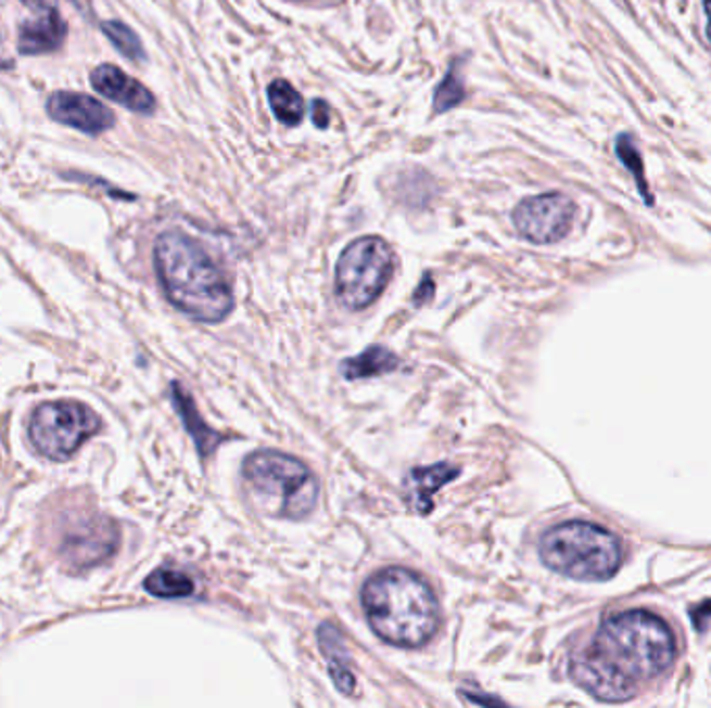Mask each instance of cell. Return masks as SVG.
Segmentation results:
<instances>
[{"label": "cell", "instance_id": "cell-1", "mask_svg": "<svg viewBox=\"0 0 711 708\" xmlns=\"http://www.w3.org/2000/svg\"><path fill=\"white\" fill-rule=\"evenodd\" d=\"M672 630L647 610L613 615L570 660L574 684L604 703L631 700L638 690L672 665Z\"/></svg>", "mask_w": 711, "mask_h": 708}, {"label": "cell", "instance_id": "cell-2", "mask_svg": "<svg viewBox=\"0 0 711 708\" xmlns=\"http://www.w3.org/2000/svg\"><path fill=\"white\" fill-rule=\"evenodd\" d=\"M154 269L163 292L186 317L217 324L231 314V287L217 262L196 240L179 231L158 235L154 244Z\"/></svg>", "mask_w": 711, "mask_h": 708}, {"label": "cell", "instance_id": "cell-3", "mask_svg": "<svg viewBox=\"0 0 711 708\" xmlns=\"http://www.w3.org/2000/svg\"><path fill=\"white\" fill-rule=\"evenodd\" d=\"M360 601L370 630L392 646L418 648L437 634V596L427 580L406 567H388L370 576Z\"/></svg>", "mask_w": 711, "mask_h": 708}, {"label": "cell", "instance_id": "cell-4", "mask_svg": "<svg viewBox=\"0 0 711 708\" xmlns=\"http://www.w3.org/2000/svg\"><path fill=\"white\" fill-rule=\"evenodd\" d=\"M242 476L254 505L272 517L297 522L319 503V478L294 455L270 449L250 453Z\"/></svg>", "mask_w": 711, "mask_h": 708}, {"label": "cell", "instance_id": "cell-5", "mask_svg": "<svg viewBox=\"0 0 711 708\" xmlns=\"http://www.w3.org/2000/svg\"><path fill=\"white\" fill-rule=\"evenodd\" d=\"M541 562L572 580H608L622 563V544L610 530L589 522H566L539 542Z\"/></svg>", "mask_w": 711, "mask_h": 708}, {"label": "cell", "instance_id": "cell-6", "mask_svg": "<svg viewBox=\"0 0 711 708\" xmlns=\"http://www.w3.org/2000/svg\"><path fill=\"white\" fill-rule=\"evenodd\" d=\"M393 252L381 237H360L345 247L335 269V294L347 310H365L385 292Z\"/></svg>", "mask_w": 711, "mask_h": 708}, {"label": "cell", "instance_id": "cell-7", "mask_svg": "<svg viewBox=\"0 0 711 708\" xmlns=\"http://www.w3.org/2000/svg\"><path fill=\"white\" fill-rule=\"evenodd\" d=\"M99 428L100 417L88 406L77 401H50L34 410L29 439L40 455L63 462L94 437Z\"/></svg>", "mask_w": 711, "mask_h": 708}, {"label": "cell", "instance_id": "cell-8", "mask_svg": "<svg viewBox=\"0 0 711 708\" xmlns=\"http://www.w3.org/2000/svg\"><path fill=\"white\" fill-rule=\"evenodd\" d=\"M117 528L100 513L74 512L65 517L59 537V555L72 569H88L109 559L117 549Z\"/></svg>", "mask_w": 711, "mask_h": 708}, {"label": "cell", "instance_id": "cell-9", "mask_svg": "<svg viewBox=\"0 0 711 708\" xmlns=\"http://www.w3.org/2000/svg\"><path fill=\"white\" fill-rule=\"evenodd\" d=\"M576 206L564 194H543L522 199L515 208L516 231L531 244H556L564 240L574 222Z\"/></svg>", "mask_w": 711, "mask_h": 708}, {"label": "cell", "instance_id": "cell-10", "mask_svg": "<svg viewBox=\"0 0 711 708\" xmlns=\"http://www.w3.org/2000/svg\"><path fill=\"white\" fill-rule=\"evenodd\" d=\"M47 111L54 121L90 136L104 133L115 125V115L109 106L79 92H54L47 102Z\"/></svg>", "mask_w": 711, "mask_h": 708}, {"label": "cell", "instance_id": "cell-11", "mask_svg": "<svg viewBox=\"0 0 711 708\" xmlns=\"http://www.w3.org/2000/svg\"><path fill=\"white\" fill-rule=\"evenodd\" d=\"M90 81L92 88L104 99L113 100L134 113L150 115L156 106V100L147 86H142L138 79L129 77L115 65H100L90 75Z\"/></svg>", "mask_w": 711, "mask_h": 708}, {"label": "cell", "instance_id": "cell-12", "mask_svg": "<svg viewBox=\"0 0 711 708\" xmlns=\"http://www.w3.org/2000/svg\"><path fill=\"white\" fill-rule=\"evenodd\" d=\"M67 36V24L61 20L59 11H49L42 13V17L34 22H25L20 27V40L17 47L20 52L29 56V54H47L52 50H59L65 42Z\"/></svg>", "mask_w": 711, "mask_h": 708}, {"label": "cell", "instance_id": "cell-13", "mask_svg": "<svg viewBox=\"0 0 711 708\" xmlns=\"http://www.w3.org/2000/svg\"><path fill=\"white\" fill-rule=\"evenodd\" d=\"M319 642L320 653L327 659L333 684L340 692L352 694L354 687H356V680H354L352 669H350V657H347L342 635L331 623H322L319 628Z\"/></svg>", "mask_w": 711, "mask_h": 708}, {"label": "cell", "instance_id": "cell-14", "mask_svg": "<svg viewBox=\"0 0 711 708\" xmlns=\"http://www.w3.org/2000/svg\"><path fill=\"white\" fill-rule=\"evenodd\" d=\"M397 366H399L397 356L390 349L377 345V347H368L360 356L347 358L342 364V374L347 381H358V378L390 374Z\"/></svg>", "mask_w": 711, "mask_h": 708}, {"label": "cell", "instance_id": "cell-15", "mask_svg": "<svg viewBox=\"0 0 711 708\" xmlns=\"http://www.w3.org/2000/svg\"><path fill=\"white\" fill-rule=\"evenodd\" d=\"M458 472H460L458 467L449 464L431 465V467L415 469L410 474V482H412L415 494H417L418 512H431V507H433L431 497L435 494V490L442 489L443 485L454 480L458 476Z\"/></svg>", "mask_w": 711, "mask_h": 708}, {"label": "cell", "instance_id": "cell-16", "mask_svg": "<svg viewBox=\"0 0 711 708\" xmlns=\"http://www.w3.org/2000/svg\"><path fill=\"white\" fill-rule=\"evenodd\" d=\"M269 102L275 117L283 125H300L306 113V102L285 79H275L269 86Z\"/></svg>", "mask_w": 711, "mask_h": 708}, {"label": "cell", "instance_id": "cell-17", "mask_svg": "<svg viewBox=\"0 0 711 708\" xmlns=\"http://www.w3.org/2000/svg\"><path fill=\"white\" fill-rule=\"evenodd\" d=\"M144 588L158 598H186L196 592L194 580L186 571L172 567H161L152 571L144 582Z\"/></svg>", "mask_w": 711, "mask_h": 708}, {"label": "cell", "instance_id": "cell-18", "mask_svg": "<svg viewBox=\"0 0 711 708\" xmlns=\"http://www.w3.org/2000/svg\"><path fill=\"white\" fill-rule=\"evenodd\" d=\"M173 399H175V406L179 408V414L183 417V422L188 424V433H190V435L194 437V440H196V445L200 447L202 455L211 453L213 447L217 445V442H215V440H217V435L211 433V430L204 426V422L198 417L196 408H194V403H192V397H188L186 391H181L179 385H173Z\"/></svg>", "mask_w": 711, "mask_h": 708}, {"label": "cell", "instance_id": "cell-19", "mask_svg": "<svg viewBox=\"0 0 711 708\" xmlns=\"http://www.w3.org/2000/svg\"><path fill=\"white\" fill-rule=\"evenodd\" d=\"M100 29L104 31L109 42L119 50L125 59H129V61H144L147 59L144 47H142L140 38L136 36V31L131 27H127L117 20H111V22H102Z\"/></svg>", "mask_w": 711, "mask_h": 708}, {"label": "cell", "instance_id": "cell-20", "mask_svg": "<svg viewBox=\"0 0 711 708\" xmlns=\"http://www.w3.org/2000/svg\"><path fill=\"white\" fill-rule=\"evenodd\" d=\"M462 99H465V81L456 72V67H452V72L443 77L442 83L435 90V99H433L435 113H447L449 108L458 106Z\"/></svg>", "mask_w": 711, "mask_h": 708}, {"label": "cell", "instance_id": "cell-21", "mask_svg": "<svg viewBox=\"0 0 711 708\" xmlns=\"http://www.w3.org/2000/svg\"><path fill=\"white\" fill-rule=\"evenodd\" d=\"M615 150H618L620 160H622L631 171L635 172L638 190H640L643 197L647 199V204L651 206V204H653V196H651V192H649V188H647V181H645V177H643V160H640V156H638L637 147L633 144V140H631L629 136H622V138L618 140V144H615Z\"/></svg>", "mask_w": 711, "mask_h": 708}, {"label": "cell", "instance_id": "cell-22", "mask_svg": "<svg viewBox=\"0 0 711 708\" xmlns=\"http://www.w3.org/2000/svg\"><path fill=\"white\" fill-rule=\"evenodd\" d=\"M310 115H313V121L320 129L329 127V106L325 100H315L313 106H310Z\"/></svg>", "mask_w": 711, "mask_h": 708}, {"label": "cell", "instance_id": "cell-23", "mask_svg": "<svg viewBox=\"0 0 711 708\" xmlns=\"http://www.w3.org/2000/svg\"><path fill=\"white\" fill-rule=\"evenodd\" d=\"M27 9L36 11V13H49L56 9V0H22Z\"/></svg>", "mask_w": 711, "mask_h": 708}, {"label": "cell", "instance_id": "cell-24", "mask_svg": "<svg viewBox=\"0 0 711 708\" xmlns=\"http://www.w3.org/2000/svg\"><path fill=\"white\" fill-rule=\"evenodd\" d=\"M706 13H708V36L711 40V0H706Z\"/></svg>", "mask_w": 711, "mask_h": 708}]
</instances>
